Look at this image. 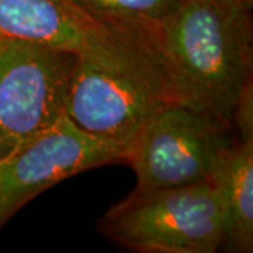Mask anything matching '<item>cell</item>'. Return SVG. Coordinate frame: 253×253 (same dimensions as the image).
Listing matches in <instances>:
<instances>
[{"label": "cell", "mask_w": 253, "mask_h": 253, "mask_svg": "<svg viewBox=\"0 0 253 253\" xmlns=\"http://www.w3.org/2000/svg\"><path fill=\"white\" fill-rule=\"evenodd\" d=\"M156 27L93 21L75 52L65 116L124 156L141 128L176 103Z\"/></svg>", "instance_id": "cell-1"}, {"label": "cell", "mask_w": 253, "mask_h": 253, "mask_svg": "<svg viewBox=\"0 0 253 253\" xmlns=\"http://www.w3.org/2000/svg\"><path fill=\"white\" fill-rule=\"evenodd\" d=\"M249 0H183L158 26L176 103L228 128L252 82Z\"/></svg>", "instance_id": "cell-2"}, {"label": "cell", "mask_w": 253, "mask_h": 253, "mask_svg": "<svg viewBox=\"0 0 253 253\" xmlns=\"http://www.w3.org/2000/svg\"><path fill=\"white\" fill-rule=\"evenodd\" d=\"M99 229L144 253H214L221 249L224 215L211 181L134 190L100 219Z\"/></svg>", "instance_id": "cell-3"}, {"label": "cell", "mask_w": 253, "mask_h": 253, "mask_svg": "<svg viewBox=\"0 0 253 253\" xmlns=\"http://www.w3.org/2000/svg\"><path fill=\"white\" fill-rule=\"evenodd\" d=\"M76 54L0 40V161L65 117Z\"/></svg>", "instance_id": "cell-4"}, {"label": "cell", "mask_w": 253, "mask_h": 253, "mask_svg": "<svg viewBox=\"0 0 253 253\" xmlns=\"http://www.w3.org/2000/svg\"><path fill=\"white\" fill-rule=\"evenodd\" d=\"M234 139L229 128L181 104L159 110L126 152L136 174L134 190H155L210 181Z\"/></svg>", "instance_id": "cell-5"}, {"label": "cell", "mask_w": 253, "mask_h": 253, "mask_svg": "<svg viewBox=\"0 0 253 253\" xmlns=\"http://www.w3.org/2000/svg\"><path fill=\"white\" fill-rule=\"evenodd\" d=\"M121 161L126 156L120 149L89 135L65 116L0 161V226L63 179Z\"/></svg>", "instance_id": "cell-6"}, {"label": "cell", "mask_w": 253, "mask_h": 253, "mask_svg": "<svg viewBox=\"0 0 253 253\" xmlns=\"http://www.w3.org/2000/svg\"><path fill=\"white\" fill-rule=\"evenodd\" d=\"M91 23L72 0H0V40L76 52Z\"/></svg>", "instance_id": "cell-7"}, {"label": "cell", "mask_w": 253, "mask_h": 253, "mask_svg": "<svg viewBox=\"0 0 253 253\" xmlns=\"http://www.w3.org/2000/svg\"><path fill=\"white\" fill-rule=\"evenodd\" d=\"M210 181L217 189L224 215L221 249L251 253L253 251V139H239L229 145Z\"/></svg>", "instance_id": "cell-8"}, {"label": "cell", "mask_w": 253, "mask_h": 253, "mask_svg": "<svg viewBox=\"0 0 253 253\" xmlns=\"http://www.w3.org/2000/svg\"><path fill=\"white\" fill-rule=\"evenodd\" d=\"M93 21H118L159 26L180 7L183 0H72Z\"/></svg>", "instance_id": "cell-9"}, {"label": "cell", "mask_w": 253, "mask_h": 253, "mask_svg": "<svg viewBox=\"0 0 253 253\" xmlns=\"http://www.w3.org/2000/svg\"><path fill=\"white\" fill-rule=\"evenodd\" d=\"M232 126H235L242 141L253 139V82H251L238 100Z\"/></svg>", "instance_id": "cell-10"}, {"label": "cell", "mask_w": 253, "mask_h": 253, "mask_svg": "<svg viewBox=\"0 0 253 253\" xmlns=\"http://www.w3.org/2000/svg\"><path fill=\"white\" fill-rule=\"evenodd\" d=\"M249 1H252V3H253V0H249Z\"/></svg>", "instance_id": "cell-11"}]
</instances>
